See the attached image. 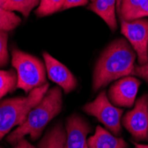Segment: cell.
Returning a JSON list of instances; mask_svg holds the SVG:
<instances>
[{
	"mask_svg": "<svg viewBox=\"0 0 148 148\" xmlns=\"http://www.w3.org/2000/svg\"><path fill=\"white\" fill-rule=\"evenodd\" d=\"M136 52L126 39L119 38L103 51L92 76V89L97 91L113 81L132 75L135 69Z\"/></svg>",
	"mask_w": 148,
	"mask_h": 148,
	"instance_id": "cell-1",
	"label": "cell"
},
{
	"mask_svg": "<svg viewBox=\"0 0 148 148\" xmlns=\"http://www.w3.org/2000/svg\"><path fill=\"white\" fill-rule=\"evenodd\" d=\"M62 104L61 88L53 87L48 90L44 98L30 110L23 124L9 134L7 142L14 145L27 135L33 140L38 139L46 125L60 113Z\"/></svg>",
	"mask_w": 148,
	"mask_h": 148,
	"instance_id": "cell-2",
	"label": "cell"
},
{
	"mask_svg": "<svg viewBox=\"0 0 148 148\" xmlns=\"http://www.w3.org/2000/svg\"><path fill=\"white\" fill-rule=\"evenodd\" d=\"M49 84L31 90L26 97H16L0 102V140L16 126H21L33 107L49 90Z\"/></svg>",
	"mask_w": 148,
	"mask_h": 148,
	"instance_id": "cell-3",
	"label": "cell"
},
{
	"mask_svg": "<svg viewBox=\"0 0 148 148\" xmlns=\"http://www.w3.org/2000/svg\"><path fill=\"white\" fill-rule=\"evenodd\" d=\"M12 65L17 73V88L23 90L27 94L46 84L45 64L38 58L12 48Z\"/></svg>",
	"mask_w": 148,
	"mask_h": 148,
	"instance_id": "cell-4",
	"label": "cell"
},
{
	"mask_svg": "<svg viewBox=\"0 0 148 148\" xmlns=\"http://www.w3.org/2000/svg\"><path fill=\"white\" fill-rule=\"evenodd\" d=\"M84 111L104 124L114 135H120L122 132V123L123 110L113 105L106 96L105 90L99 93L97 98L84 106Z\"/></svg>",
	"mask_w": 148,
	"mask_h": 148,
	"instance_id": "cell-5",
	"label": "cell"
},
{
	"mask_svg": "<svg viewBox=\"0 0 148 148\" xmlns=\"http://www.w3.org/2000/svg\"><path fill=\"white\" fill-rule=\"evenodd\" d=\"M121 31L135 51L140 66L148 62V20L122 21Z\"/></svg>",
	"mask_w": 148,
	"mask_h": 148,
	"instance_id": "cell-6",
	"label": "cell"
},
{
	"mask_svg": "<svg viewBox=\"0 0 148 148\" xmlns=\"http://www.w3.org/2000/svg\"><path fill=\"white\" fill-rule=\"evenodd\" d=\"M123 124L136 140H148V93L138 99L134 108L125 114Z\"/></svg>",
	"mask_w": 148,
	"mask_h": 148,
	"instance_id": "cell-7",
	"label": "cell"
},
{
	"mask_svg": "<svg viewBox=\"0 0 148 148\" xmlns=\"http://www.w3.org/2000/svg\"><path fill=\"white\" fill-rule=\"evenodd\" d=\"M141 82L134 76L118 79L108 90V99L115 106L130 107L134 105Z\"/></svg>",
	"mask_w": 148,
	"mask_h": 148,
	"instance_id": "cell-8",
	"label": "cell"
},
{
	"mask_svg": "<svg viewBox=\"0 0 148 148\" xmlns=\"http://www.w3.org/2000/svg\"><path fill=\"white\" fill-rule=\"evenodd\" d=\"M43 56L50 80L57 84L66 94L73 91L76 88L77 81L72 72L48 52H44Z\"/></svg>",
	"mask_w": 148,
	"mask_h": 148,
	"instance_id": "cell-9",
	"label": "cell"
},
{
	"mask_svg": "<svg viewBox=\"0 0 148 148\" xmlns=\"http://www.w3.org/2000/svg\"><path fill=\"white\" fill-rule=\"evenodd\" d=\"M90 126L78 114H72L66 123V140L64 148H89L87 136Z\"/></svg>",
	"mask_w": 148,
	"mask_h": 148,
	"instance_id": "cell-10",
	"label": "cell"
},
{
	"mask_svg": "<svg viewBox=\"0 0 148 148\" xmlns=\"http://www.w3.org/2000/svg\"><path fill=\"white\" fill-rule=\"evenodd\" d=\"M88 146L89 148H128V144L99 125L94 135L88 138Z\"/></svg>",
	"mask_w": 148,
	"mask_h": 148,
	"instance_id": "cell-11",
	"label": "cell"
},
{
	"mask_svg": "<svg viewBox=\"0 0 148 148\" xmlns=\"http://www.w3.org/2000/svg\"><path fill=\"white\" fill-rule=\"evenodd\" d=\"M117 0H94L89 5V9L99 15L114 31L117 28V21L115 16V7Z\"/></svg>",
	"mask_w": 148,
	"mask_h": 148,
	"instance_id": "cell-12",
	"label": "cell"
},
{
	"mask_svg": "<svg viewBox=\"0 0 148 148\" xmlns=\"http://www.w3.org/2000/svg\"><path fill=\"white\" fill-rule=\"evenodd\" d=\"M66 130L61 123L53 126L41 139L38 148H64Z\"/></svg>",
	"mask_w": 148,
	"mask_h": 148,
	"instance_id": "cell-13",
	"label": "cell"
},
{
	"mask_svg": "<svg viewBox=\"0 0 148 148\" xmlns=\"http://www.w3.org/2000/svg\"><path fill=\"white\" fill-rule=\"evenodd\" d=\"M39 3L40 0H0V6L10 12H19L25 18H28Z\"/></svg>",
	"mask_w": 148,
	"mask_h": 148,
	"instance_id": "cell-14",
	"label": "cell"
},
{
	"mask_svg": "<svg viewBox=\"0 0 148 148\" xmlns=\"http://www.w3.org/2000/svg\"><path fill=\"white\" fill-rule=\"evenodd\" d=\"M17 73L11 70H0V100L6 94L12 92L17 88Z\"/></svg>",
	"mask_w": 148,
	"mask_h": 148,
	"instance_id": "cell-15",
	"label": "cell"
},
{
	"mask_svg": "<svg viewBox=\"0 0 148 148\" xmlns=\"http://www.w3.org/2000/svg\"><path fill=\"white\" fill-rule=\"evenodd\" d=\"M145 1V0H122L118 9L121 20L126 21H133L135 13Z\"/></svg>",
	"mask_w": 148,
	"mask_h": 148,
	"instance_id": "cell-16",
	"label": "cell"
},
{
	"mask_svg": "<svg viewBox=\"0 0 148 148\" xmlns=\"http://www.w3.org/2000/svg\"><path fill=\"white\" fill-rule=\"evenodd\" d=\"M65 0H40L36 14L38 17L48 16L63 10Z\"/></svg>",
	"mask_w": 148,
	"mask_h": 148,
	"instance_id": "cell-17",
	"label": "cell"
},
{
	"mask_svg": "<svg viewBox=\"0 0 148 148\" xmlns=\"http://www.w3.org/2000/svg\"><path fill=\"white\" fill-rule=\"evenodd\" d=\"M21 22V18L14 12L5 10L0 6V30H12L18 27Z\"/></svg>",
	"mask_w": 148,
	"mask_h": 148,
	"instance_id": "cell-18",
	"label": "cell"
},
{
	"mask_svg": "<svg viewBox=\"0 0 148 148\" xmlns=\"http://www.w3.org/2000/svg\"><path fill=\"white\" fill-rule=\"evenodd\" d=\"M7 42H8L7 31L0 30V68L5 66L9 62Z\"/></svg>",
	"mask_w": 148,
	"mask_h": 148,
	"instance_id": "cell-19",
	"label": "cell"
},
{
	"mask_svg": "<svg viewBox=\"0 0 148 148\" xmlns=\"http://www.w3.org/2000/svg\"><path fill=\"white\" fill-rule=\"evenodd\" d=\"M132 75L141 77L142 79H144L145 81V82L148 83V62H147V64L143 65V66H140V65L136 66Z\"/></svg>",
	"mask_w": 148,
	"mask_h": 148,
	"instance_id": "cell-20",
	"label": "cell"
},
{
	"mask_svg": "<svg viewBox=\"0 0 148 148\" xmlns=\"http://www.w3.org/2000/svg\"><path fill=\"white\" fill-rule=\"evenodd\" d=\"M145 17H148V0H145L143 5L138 8V10L135 13V15H134V20L143 19Z\"/></svg>",
	"mask_w": 148,
	"mask_h": 148,
	"instance_id": "cell-21",
	"label": "cell"
},
{
	"mask_svg": "<svg viewBox=\"0 0 148 148\" xmlns=\"http://www.w3.org/2000/svg\"><path fill=\"white\" fill-rule=\"evenodd\" d=\"M86 4H88V0H65V5L63 10L85 5Z\"/></svg>",
	"mask_w": 148,
	"mask_h": 148,
	"instance_id": "cell-22",
	"label": "cell"
},
{
	"mask_svg": "<svg viewBox=\"0 0 148 148\" xmlns=\"http://www.w3.org/2000/svg\"><path fill=\"white\" fill-rule=\"evenodd\" d=\"M13 148H36L33 145H31L28 140L25 139L24 138H21L16 145H14ZM38 148V147H37Z\"/></svg>",
	"mask_w": 148,
	"mask_h": 148,
	"instance_id": "cell-23",
	"label": "cell"
},
{
	"mask_svg": "<svg viewBox=\"0 0 148 148\" xmlns=\"http://www.w3.org/2000/svg\"><path fill=\"white\" fill-rule=\"evenodd\" d=\"M137 148H148V145H143V144H138V143H134Z\"/></svg>",
	"mask_w": 148,
	"mask_h": 148,
	"instance_id": "cell-24",
	"label": "cell"
},
{
	"mask_svg": "<svg viewBox=\"0 0 148 148\" xmlns=\"http://www.w3.org/2000/svg\"><path fill=\"white\" fill-rule=\"evenodd\" d=\"M121 2H122V0H117V5H116V7H117V10L120 8V5H121Z\"/></svg>",
	"mask_w": 148,
	"mask_h": 148,
	"instance_id": "cell-25",
	"label": "cell"
},
{
	"mask_svg": "<svg viewBox=\"0 0 148 148\" xmlns=\"http://www.w3.org/2000/svg\"><path fill=\"white\" fill-rule=\"evenodd\" d=\"M92 1H94V0H91V2H92Z\"/></svg>",
	"mask_w": 148,
	"mask_h": 148,
	"instance_id": "cell-26",
	"label": "cell"
},
{
	"mask_svg": "<svg viewBox=\"0 0 148 148\" xmlns=\"http://www.w3.org/2000/svg\"><path fill=\"white\" fill-rule=\"evenodd\" d=\"M135 148H137V147H136V146H135Z\"/></svg>",
	"mask_w": 148,
	"mask_h": 148,
	"instance_id": "cell-27",
	"label": "cell"
},
{
	"mask_svg": "<svg viewBox=\"0 0 148 148\" xmlns=\"http://www.w3.org/2000/svg\"><path fill=\"white\" fill-rule=\"evenodd\" d=\"M0 148H1V147H0Z\"/></svg>",
	"mask_w": 148,
	"mask_h": 148,
	"instance_id": "cell-28",
	"label": "cell"
}]
</instances>
